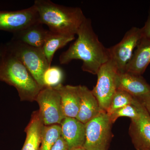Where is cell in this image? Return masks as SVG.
Instances as JSON below:
<instances>
[{"mask_svg": "<svg viewBox=\"0 0 150 150\" xmlns=\"http://www.w3.org/2000/svg\"><path fill=\"white\" fill-rule=\"evenodd\" d=\"M76 35V41L60 55V64H67L73 60H81L83 71L97 75L100 67L109 60L108 48L99 41L90 18H86Z\"/></svg>", "mask_w": 150, "mask_h": 150, "instance_id": "1", "label": "cell"}, {"mask_svg": "<svg viewBox=\"0 0 150 150\" xmlns=\"http://www.w3.org/2000/svg\"><path fill=\"white\" fill-rule=\"evenodd\" d=\"M38 23L46 25L51 32L75 35L86 18L81 9L55 4L49 0H36Z\"/></svg>", "mask_w": 150, "mask_h": 150, "instance_id": "2", "label": "cell"}, {"mask_svg": "<svg viewBox=\"0 0 150 150\" xmlns=\"http://www.w3.org/2000/svg\"><path fill=\"white\" fill-rule=\"evenodd\" d=\"M0 81L14 87L21 101L33 102L43 88L5 44L0 57Z\"/></svg>", "mask_w": 150, "mask_h": 150, "instance_id": "3", "label": "cell"}, {"mask_svg": "<svg viewBox=\"0 0 150 150\" xmlns=\"http://www.w3.org/2000/svg\"><path fill=\"white\" fill-rule=\"evenodd\" d=\"M5 44L9 51L21 62L38 83L44 88L43 74L51 66L42 48L28 46L12 39Z\"/></svg>", "mask_w": 150, "mask_h": 150, "instance_id": "4", "label": "cell"}, {"mask_svg": "<svg viewBox=\"0 0 150 150\" xmlns=\"http://www.w3.org/2000/svg\"><path fill=\"white\" fill-rule=\"evenodd\" d=\"M112 123L106 111L102 110L85 124L86 150H108L112 135Z\"/></svg>", "mask_w": 150, "mask_h": 150, "instance_id": "5", "label": "cell"}, {"mask_svg": "<svg viewBox=\"0 0 150 150\" xmlns=\"http://www.w3.org/2000/svg\"><path fill=\"white\" fill-rule=\"evenodd\" d=\"M118 74L117 69L110 60L100 67L97 74V82L92 91L101 110L106 112L117 89Z\"/></svg>", "mask_w": 150, "mask_h": 150, "instance_id": "6", "label": "cell"}, {"mask_svg": "<svg viewBox=\"0 0 150 150\" xmlns=\"http://www.w3.org/2000/svg\"><path fill=\"white\" fill-rule=\"evenodd\" d=\"M35 101L39 105V114L45 126L60 125L66 117L63 112L60 94L54 88L42 89Z\"/></svg>", "mask_w": 150, "mask_h": 150, "instance_id": "7", "label": "cell"}, {"mask_svg": "<svg viewBox=\"0 0 150 150\" xmlns=\"http://www.w3.org/2000/svg\"><path fill=\"white\" fill-rule=\"evenodd\" d=\"M142 37L141 28L132 27L126 32L121 41L115 46L108 48L109 60L118 73L125 72L126 66Z\"/></svg>", "mask_w": 150, "mask_h": 150, "instance_id": "8", "label": "cell"}, {"mask_svg": "<svg viewBox=\"0 0 150 150\" xmlns=\"http://www.w3.org/2000/svg\"><path fill=\"white\" fill-rule=\"evenodd\" d=\"M38 23L37 11L34 6L15 11H0V30L13 33Z\"/></svg>", "mask_w": 150, "mask_h": 150, "instance_id": "9", "label": "cell"}, {"mask_svg": "<svg viewBox=\"0 0 150 150\" xmlns=\"http://www.w3.org/2000/svg\"><path fill=\"white\" fill-rule=\"evenodd\" d=\"M138 106L140 117L131 120L129 134L136 150H150V115L138 100Z\"/></svg>", "mask_w": 150, "mask_h": 150, "instance_id": "10", "label": "cell"}, {"mask_svg": "<svg viewBox=\"0 0 150 150\" xmlns=\"http://www.w3.org/2000/svg\"><path fill=\"white\" fill-rule=\"evenodd\" d=\"M60 125L62 137L67 142L69 150L83 147L86 139L85 124L76 118L65 117Z\"/></svg>", "mask_w": 150, "mask_h": 150, "instance_id": "11", "label": "cell"}, {"mask_svg": "<svg viewBox=\"0 0 150 150\" xmlns=\"http://www.w3.org/2000/svg\"><path fill=\"white\" fill-rule=\"evenodd\" d=\"M117 88L136 98L150 93V85L142 76L127 72L118 74Z\"/></svg>", "mask_w": 150, "mask_h": 150, "instance_id": "12", "label": "cell"}, {"mask_svg": "<svg viewBox=\"0 0 150 150\" xmlns=\"http://www.w3.org/2000/svg\"><path fill=\"white\" fill-rule=\"evenodd\" d=\"M150 64V39L142 35L125 72L142 76Z\"/></svg>", "mask_w": 150, "mask_h": 150, "instance_id": "13", "label": "cell"}, {"mask_svg": "<svg viewBox=\"0 0 150 150\" xmlns=\"http://www.w3.org/2000/svg\"><path fill=\"white\" fill-rule=\"evenodd\" d=\"M80 96L79 110L76 118L86 124L102 111L92 91L85 86L79 85Z\"/></svg>", "mask_w": 150, "mask_h": 150, "instance_id": "14", "label": "cell"}, {"mask_svg": "<svg viewBox=\"0 0 150 150\" xmlns=\"http://www.w3.org/2000/svg\"><path fill=\"white\" fill-rule=\"evenodd\" d=\"M54 88L57 90L60 94L65 117L76 118L80 105L79 86H64L62 84Z\"/></svg>", "mask_w": 150, "mask_h": 150, "instance_id": "15", "label": "cell"}, {"mask_svg": "<svg viewBox=\"0 0 150 150\" xmlns=\"http://www.w3.org/2000/svg\"><path fill=\"white\" fill-rule=\"evenodd\" d=\"M48 32L42 24L36 23L13 33L12 39L32 47L42 48Z\"/></svg>", "mask_w": 150, "mask_h": 150, "instance_id": "16", "label": "cell"}, {"mask_svg": "<svg viewBox=\"0 0 150 150\" xmlns=\"http://www.w3.org/2000/svg\"><path fill=\"white\" fill-rule=\"evenodd\" d=\"M44 126L38 110L34 111L25 130L26 137L21 150H39Z\"/></svg>", "mask_w": 150, "mask_h": 150, "instance_id": "17", "label": "cell"}, {"mask_svg": "<svg viewBox=\"0 0 150 150\" xmlns=\"http://www.w3.org/2000/svg\"><path fill=\"white\" fill-rule=\"evenodd\" d=\"M75 38V35L59 34L51 32L49 30L48 35L41 48L50 66L56 51L64 47Z\"/></svg>", "mask_w": 150, "mask_h": 150, "instance_id": "18", "label": "cell"}, {"mask_svg": "<svg viewBox=\"0 0 150 150\" xmlns=\"http://www.w3.org/2000/svg\"><path fill=\"white\" fill-rule=\"evenodd\" d=\"M62 137V128L58 124L44 126L39 150H51Z\"/></svg>", "mask_w": 150, "mask_h": 150, "instance_id": "19", "label": "cell"}, {"mask_svg": "<svg viewBox=\"0 0 150 150\" xmlns=\"http://www.w3.org/2000/svg\"><path fill=\"white\" fill-rule=\"evenodd\" d=\"M135 98L126 92L117 89L112 96L109 107L106 111L110 115L115 110L129 104L134 103Z\"/></svg>", "mask_w": 150, "mask_h": 150, "instance_id": "20", "label": "cell"}, {"mask_svg": "<svg viewBox=\"0 0 150 150\" xmlns=\"http://www.w3.org/2000/svg\"><path fill=\"white\" fill-rule=\"evenodd\" d=\"M64 78V72L58 67H50L46 70L43 77L44 88H54L62 84Z\"/></svg>", "mask_w": 150, "mask_h": 150, "instance_id": "21", "label": "cell"}, {"mask_svg": "<svg viewBox=\"0 0 150 150\" xmlns=\"http://www.w3.org/2000/svg\"><path fill=\"white\" fill-rule=\"evenodd\" d=\"M140 115L139 110L138 106V100L135 98L134 103L121 108L115 110L108 116L110 121L113 124L119 117H129L131 118V120H136L139 118Z\"/></svg>", "mask_w": 150, "mask_h": 150, "instance_id": "22", "label": "cell"}, {"mask_svg": "<svg viewBox=\"0 0 150 150\" xmlns=\"http://www.w3.org/2000/svg\"><path fill=\"white\" fill-rule=\"evenodd\" d=\"M51 150H69L68 144L62 137L56 141Z\"/></svg>", "mask_w": 150, "mask_h": 150, "instance_id": "23", "label": "cell"}, {"mask_svg": "<svg viewBox=\"0 0 150 150\" xmlns=\"http://www.w3.org/2000/svg\"><path fill=\"white\" fill-rule=\"evenodd\" d=\"M143 36L150 39V7L147 19L144 27L141 28Z\"/></svg>", "mask_w": 150, "mask_h": 150, "instance_id": "24", "label": "cell"}, {"mask_svg": "<svg viewBox=\"0 0 150 150\" xmlns=\"http://www.w3.org/2000/svg\"><path fill=\"white\" fill-rule=\"evenodd\" d=\"M136 98L142 103L150 115V93L145 96Z\"/></svg>", "mask_w": 150, "mask_h": 150, "instance_id": "25", "label": "cell"}, {"mask_svg": "<svg viewBox=\"0 0 150 150\" xmlns=\"http://www.w3.org/2000/svg\"><path fill=\"white\" fill-rule=\"evenodd\" d=\"M5 48V44H0V57L1 56Z\"/></svg>", "mask_w": 150, "mask_h": 150, "instance_id": "26", "label": "cell"}, {"mask_svg": "<svg viewBox=\"0 0 150 150\" xmlns=\"http://www.w3.org/2000/svg\"><path fill=\"white\" fill-rule=\"evenodd\" d=\"M70 150H86L83 147H77L74 148V149H71Z\"/></svg>", "mask_w": 150, "mask_h": 150, "instance_id": "27", "label": "cell"}]
</instances>
